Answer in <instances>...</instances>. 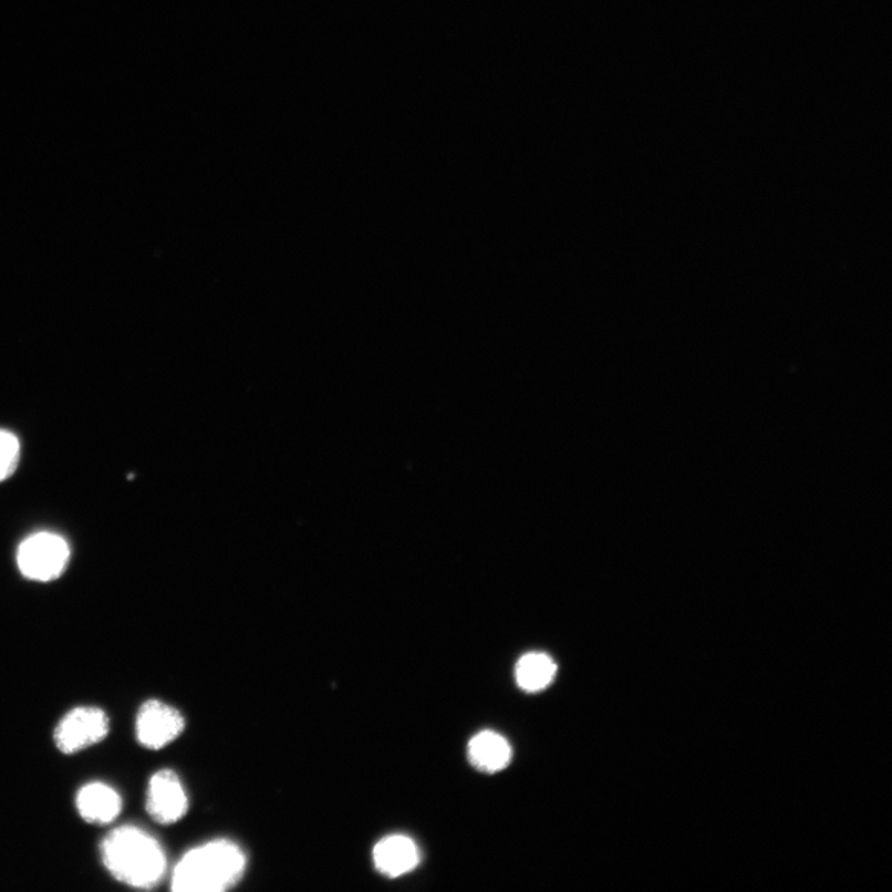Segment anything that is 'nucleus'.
Returning a JSON list of instances; mask_svg holds the SVG:
<instances>
[{"label": "nucleus", "mask_w": 892, "mask_h": 892, "mask_svg": "<svg viewBox=\"0 0 892 892\" xmlns=\"http://www.w3.org/2000/svg\"><path fill=\"white\" fill-rule=\"evenodd\" d=\"M101 858L114 879L136 889L157 886L167 870L158 840L132 826L114 829L102 840Z\"/></svg>", "instance_id": "f257e3e1"}, {"label": "nucleus", "mask_w": 892, "mask_h": 892, "mask_svg": "<svg viewBox=\"0 0 892 892\" xmlns=\"http://www.w3.org/2000/svg\"><path fill=\"white\" fill-rule=\"evenodd\" d=\"M243 850L227 839L191 849L175 867L176 892H221L234 888L245 874Z\"/></svg>", "instance_id": "f03ea898"}, {"label": "nucleus", "mask_w": 892, "mask_h": 892, "mask_svg": "<svg viewBox=\"0 0 892 892\" xmlns=\"http://www.w3.org/2000/svg\"><path fill=\"white\" fill-rule=\"evenodd\" d=\"M18 567L35 582H53L60 578L70 560L69 543L59 535L41 532L30 536L18 549Z\"/></svg>", "instance_id": "7ed1b4c3"}, {"label": "nucleus", "mask_w": 892, "mask_h": 892, "mask_svg": "<svg viewBox=\"0 0 892 892\" xmlns=\"http://www.w3.org/2000/svg\"><path fill=\"white\" fill-rule=\"evenodd\" d=\"M110 732L107 714L96 707H79L60 720L54 732L58 749L72 755L101 743Z\"/></svg>", "instance_id": "20e7f679"}, {"label": "nucleus", "mask_w": 892, "mask_h": 892, "mask_svg": "<svg viewBox=\"0 0 892 892\" xmlns=\"http://www.w3.org/2000/svg\"><path fill=\"white\" fill-rule=\"evenodd\" d=\"M185 728L181 713L160 701L145 702L137 715V739L144 748L160 750L178 739Z\"/></svg>", "instance_id": "39448f33"}, {"label": "nucleus", "mask_w": 892, "mask_h": 892, "mask_svg": "<svg viewBox=\"0 0 892 892\" xmlns=\"http://www.w3.org/2000/svg\"><path fill=\"white\" fill-rule=\"evenodd\" d=\"M189 800L178 776L172 770L153 775L147 795V811L155 822L173 824L188 812Z\"/></svg>", "instance_id": "423d86ee"}, {"label": "nucleus", "mask_w": 892, "mask_h": 892, "mask_svg": "<svg viewBox=\"0 0 892 892\" xmlns=\"http://www.w3.org/2000/svg\"><path fill=\"white\" fill-rule=\"evenodd\" d=\"M373 863L381 874L400 878L419 864V850L406 836H390L380 840L373 849Z\"/></svg>", "instance_id": "0eeeda50"}, {"label": "nucleus", "mask_w": 892, "mask_h": 892, "mask_svg": "<svg viewBox=\"0 0 892 892\" xmlns=\"http://www.w3.org/2000/svg\"><path fill=\"white\" fill-rule=\"evenodd\" d=\"M76 807L87 823L103 826L113 822L120 816L122 800L111 786L93 782L81 788L76 797Z\"/></svg>", "instance_id": "6e6552de"}, {"label": "nucleus", "mask_w": 892, "mask_h": 892, "mask_svg": "<svg viewBox=\"0 0 892 892\" xmlns=\"http://www.w3.org/2000/svg\"><path fill=\"white\" fill-rule=\"evenodd\" d=\"M468 756L475 769L496 774L511 761L512 749L502 735L486 730L476 734L468 746Z\"/></svg>", "instance_id": "1a4fd4ad"}, {"label": "nucleus", "mask_w": 892, "mask_h": 892, "mask_svg": "<svg viewBox=\"0 0 892 892\" xmlns=\"http://www.w3.org/2000/svg\"><path fill=\"white\" fill-rule=\"evenodd\" d=\"M557 663L541 652H531L518 660L515 671L518 687L537 693L551 686L557 676Z\"/></svg>", "instance_id": "9d476101"}, {"label": "nucleus", "mask_w": 892, "mask_h": 892, "mask_svg": "<svg viewBox=\"0 0 892 892\" xmlns=\"http://www.w3.org/2000/svg\"><path fill=\"white\" fill-rule=\"evenodd\" d=\"M20 460V442L13 433L0 431V483L12 476Z\"/></svg>", "instance_id": "9b49d317"}]
</instances>
